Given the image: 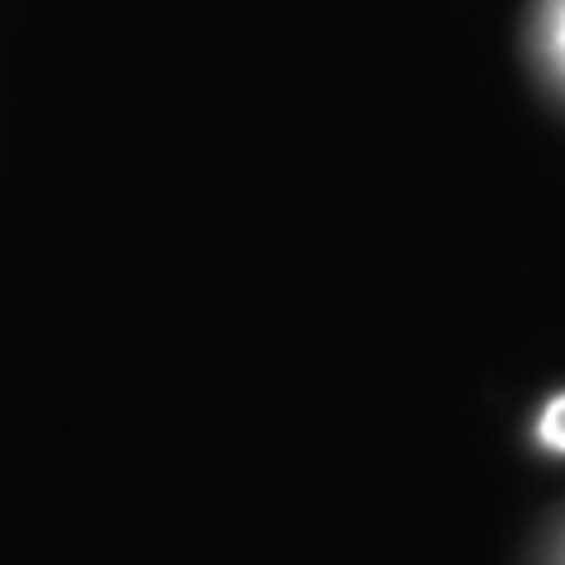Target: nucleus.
I'll return each instance as SVG.
<instances>
[{"mask_svg":"<svg viewBox=\"0 0 565 565\" xmlns=\"http://www.w3.org/2000/svg\"><path fill=\"white\" fill-rule=\"evenodd\" d=\"M537 438L546 452H565V392L546 405L542 419H537Z\"/></svg>","mask_w":565,"mask_h":565,"instance_id":"1","label":"nucleus"},{"mask_svg":"<svg viewBox=\"0 0 565 565\" xmlns=\"http://www.w3.org/2000/svg\"><path fill=\"white\" fill-rule=\"evenodd\" d=\"M561 43H565V24H561Z\"/></svg>","mask_w":565,"mask_h":565,"instance_id":"2","label":"nucleus"}]
</instances>
